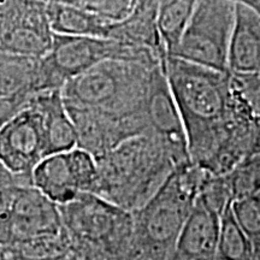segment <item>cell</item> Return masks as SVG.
I'll return each instance as SVG.
<instances>
[{"label": "cell", "instance_id": "6da1fadb", "mask_svg": "<svg viewBox=\"0 0 260 260\" xmlns=\"http://www.w3.org/2000/svg\"><path fill=\"white\" fill-rule=\"evenodd\" d=\"M164 73L186 129L191 162H210L243 116L230 74L168 54Z\"/></svg>", "mask_w": 260, "mask_h": 260}, {"label": "cell", "instance_id": "7a4b0ae2", "mask_svg": "<svg viewBox=\"0 0 260 260\" xmlns=\"http://www.w3.org/2000/svg\"><path fill=\"white\" fill-rule=\"evenodd\" d=\"M159 64L116 59L100 61L67 81L60 89L61 98L67 106L119 116L144 113L149 81Z\"/></svg>", "mask_w": 260, "mask_h": 260}, {"label": "cell", "instance_id": "3957f363", "mask_svg": "<svg viewBox=\"0 0 260 260\" xmlns=\"http://www.w3.org/2000/svg\"><path fill=\"white\" fill-rule=\"evenodd\" d=\"M165 56L167 54H158L148 48L133 46L113 39L53 32L51 48L40 58V90L61 89L67 81L104 60H128L157 65L161 63Z\"/></svg>", "mask_w": 260, "mask_h": 260}, {"label": "cell", "instance_id": "277c9868", "mask_svg": "<svg viewBox=\"0 0 260 260\" xmlns=\"http://www.w3.org/2000/svg\"><path fill=\"white\" fill-rule=\"evenodd\" d=\"M235 10L232 0H197L181 40L169 56L229 73L228 54Z\"/></svg>", "mask_w": 260, "mask_h": 260}, {"label": "cell", "instance_id": "5b68a950", "mask_svg": "<svg viewBox=\"0 0 260 260\" xmlns=\"http://www.w3.org/2000/svg\"><path fill=\"white\" fill-rule=\"evenodd\" d=\"M164 59L152 73L144 103V115L148 134L160 142L171 161L178 167L191 160L186 129L164 73Z\"/></svg>", "mask_w": 260, "mask_h": 260}, {"label": "cell", "instance_id": "8992f818", "mask_svg": "<svg viewBox=\"0 0 260 260\" xmlns=\"http://www.w3.org/2000/svg\"><path fill=\"white\" fill-rule=\"evenodd\" d=\"M67 110L76 132L77 147L95 159L111 152L126 140L148 133L144 113L119 116L74 106H67Z\"/></svg>", "mask_w": 260, "mask_h": 260}, {"label": "cell", "instance_id": "52a82bcc", "mask_svg": "<svg viewBox=\"0 0 260 260\" xmlns=\"http://www.w3.org/2000/svg\"><path fill=\"white\" fill-rule=\"evenodd\" d=\"M47 157L40 113L28 105L0 128V161L16 177L31 182V174Z\"/></svg>", "mask_w": 260, "mask_h": 260}, {"label": "cell", "instance_id": "ba28073f", "mask_svg": "<svg viewBox=\"0 0 260 260\" xmlns=\"http://www.w3.org/2000/svg\"><path fill=\"white\" fill-rule=\"evenodd\" d=\"M59 210L64 226L79 239L96 245H109L129 222L124 211L93 193H79Z\"/></svg>", "mask_w": 260, "mask_h": 260}, {"label": "cell", "instance_id": "9c48e42d", "mask_svg": "<svg viewBox=\"0 0 260 260\" xmlns=\"http://www.w3.org/2000/svg\"><path fill=\"white\" fill-rule=\"evenodd\" d=\"M9 224L12 236L22 243L64 232L59 206L35 187L15 189L9 205Z\"/></svg>", "mask_w": 260, "mask_h": 260}, {"label": "cell", "instance_id": "30bf717a", "mask_svg": "<svg viewBox=\"0 0 260 260\" xmlns=\"http://www.w3.org/2000/svg\"><path fill=\"white\" fill-rule=\"evenodd\" d=\"M46 2L28 0L11 21L0 28V50L41 58L52 45Z\"/></svg>", "mask_w": 260, "mask_h": 260}, {"label": "cell", "instance_id": "8fae6325", "mask_svg": "<svg viewBox=\"0 0 260 260\" xmlns=\"http://www.w3.org/2000/svg\"><path fill=\"white\" fill-rule=\"evenodd\" d=\"M219 214L198 197L177 237V253L184 258L207 259L217 253Z\"/></svg>", "mask_w": 260, "mask_h": 260}, {"label": "cell", "instance_id": "7c38bea8", "mask_svg": "<svg viewBox=\"0 0 260 260\" xmlns=\"http://www.w3.org/2000/svg\"><path fill=\"white\" fill-rule=\"evenodd\" d=\"M29 104L40 113L47 155L64 153L77 147L74 123L65 106L60 89L34 94Z\"/></svg>", "mask_w": 260, "mask_h": 260}, {"label": "cell", "instance_id": "4fadbf2b", "mask_svg": "<svg viewBox=\"0 0 260 260\" xmlns=\"http://www.w3.org/2000/svg\"><path fill=\"white\" fill-rule=\"evenodd\" d=\"M46 11L52 31L56 34L112 39L117 21L54 2L46 3Z\"/></svg>", "mask_w": 260, "mask_h": 260}, {"label": "cell", "instance_id": "5bb4252c", "mask_svg": "<svg viewBox=\"0 0 260 260\" xmlns=\"http://www.w3.org/2000/svg\"><path fill=\"white\" fill-rule=\"evenodd\" d=\"M31 184L58 206L70 203L80 193L68 152L42 159L32 171Z\"/></svg>", "mask_w": 260, "mask_h": 260}, {"label": "cell", "instance_id": "9a60e30c", "mask_svg": "<svg viewBox=\"0 0 260 260\" xmlns=\"http://www.w3.org/2000/svg\"><path fill=\"white\" fill-rule=\"evenodd\" d=\"M40 92V58L0 50V95L30 98Z\"/></svg>", "mask_w": 260, "mask_h": 260}, {"label": "cell", "instance_id": "2e32d148", "mask_svg": "<svg viewBox=\"0 0 260 260\" xmlns=\"http://www.w3.org/2000/svg\"><path fill=\"white\" fill-rule=\"evenodd\" d=\"M197 0H161L157 10V30L167 54H171L180 42Z\"/></svg>", "mask_w": 260, "mask_h": 260}, {"label": "cell", "instance_id": "e0dca14e", "mask_svg": "<svg viewBox=\"0 0 260 260\" xmlns=\"http://www.w3.org/2000/svg\"><path fill=\"white\" fill-rule=\"evenodd\" d=\"M230 204L232 201L226 204L219 216L216 255L220 260H255L252 243L236 222Z\"/></svg>", "mask_w": 260, "mask_h": 260}, {"label": "cell", "instance_id": "ac0fdd59", "mask_svg": "<svg viewBox=\"0 0 260 260\" xmlns=\"http://www.w3.org/2000/svg\"><path fill=\"white\" fill-rule=\"evenodd\" d=\"M230 206L236 222L252 243L255 260H260V197L254 194L236 198Z\"/></svg>", "mask_w": 260, "mask_h": 260}, {"label": "cell", "instance_id": "d6986e66", "mask_svg": "<svg viewBox=\"0 0 260 260\" xmlns=\"http://www.w3.org/2000/svg\"><path fill=\"white\" fill-rule=\"evenodd\" d=\"M68 158L80 193L99 191V169L96 159L84 149L75 147L68 152Z\"/></svg>", "mask_w": 260, "mask_h": 260}, {"label": "cell", "instance_id": "ffe728a7", "mask_svg": "<svg viewBox=\"0 0 260 260\" xmlns=\"http://www.w3.org/2000/svg\"><path fill=\"white\" fill-rule=\"evenodd\" d=\"M233 199L260 191V155H249L235 167L230 178Z\"/></svg>", "mask_w": 260, "mask_h": 260}, {"label": "cell", "instance_id": "44dd1931", "mask_svg": "<svg viewBox=\"0 0 260 260\" xmlns=\"http://www.w3.org/2000/svg\"><path fill=\"white\" fill-rule=\"evenodd\" d=\"M48 2L83 9L111 21L124 19L132 12L135 4V0H48Z\"/></svg>", "mask_w": 260, "mask_h": 260}, {"label": "cell", "instance_id": "7402d4cb", "mask_svg": "<svg viewBox=\"0 0 260 260\" xmlns=\"http://www.w3.org/2000/svg\"><path fill=\"white\" fill-rule=\"evenodd\" d=\"M230 74V73H229ZM232 81L253 117H260V74L233 75Z\"/></svg>", "mask_w": 260, "mask_h": 260}, {"label": "cell", "instance_id": "603a6c76", "mask_svg": "<svg viewBox=\"0 0 260 260\" xmlns=\"http://www.w3.org/2000/svg\"><path fill=\"white\" fill-rule=\"evenodd\" d=\"M30 98L0 95V128L22 111L28 105Z\"/></svg>", "mask_w": 260, "mask_h": 260}, {"label": "cell", "instance_id": "cb8c5ba5", "mask_svg": "<svg viewBox=\"0 0 260 260\" xmlns=\"http://www.w3.org/2000/svg\"><path fill=\"white\" fill-rule=\"evenodd\" d=\"M28 0H0V28L24 8Z\"/></svg>", "mask_w": 260, "mask_h": 260}, {"label": "cell", "instance_id": "d4e9b609", "mask_svg": "<svg viewBox=\"0 0 260 260\" xmlns=\"http://www.w3.org/2000/svg\"><path fill=\"white\" fill-rule=\"evenodd\" d=\"M249 155H260V117L253 118L251 149H249V153L247 157H249Z\"/></svg>", "mask_w": 260, "mask_h": 260}, {"label": "cell", "instance_id": "484cf974", "mask_svg": "<svg viewBox=\"0 0 260 260\" xmlns=\"http://www.w3.org/2000/svg\"><path fill=\"white\" fill-rule=\"evenodd\" d=\"M12 177H15L14 175L6 170V168L2 164V161H0V183H2V182H9V181L11 182Z\"/></svg>", "mask_w": 260, "mask_h": 260}, {"label": "cell", "instance_id": "4316f807", "mask_svg": "<svg viewBox=\"0 0 260 260\" xmlns=\"http://www.w3.org/2000/svg\"><path fill=\"white\" fill-rule=\"evenodd\" d=\"M44 2H48V0H44Z\"/></svg>", "mask_w": 260, "mask_h": 260}]
</instances>
